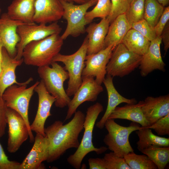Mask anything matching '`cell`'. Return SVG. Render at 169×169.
<instances>
[{
    "mask_svg": "<svg viewBox=\"0 0 169 169\" xmlns=\"http://www.w3.org/2000/svg\"><path fill=\"white\" fill-rule=\"evenodd\" d=\"M72 119L63 125L61 121H55L44 128L48 139L49 153L47 161L52 163L63 155L69 149L77 148L80 143L78 137L84 129L85 115L80 110L76 111Z\"/></svg>",
    "mask_w": 169,
    "mask_h": 169,
    "instance_id": "obj_1",
    "label": "cell"
},
{
    "mask_svg": "<svg viewBox=\"0 0 169 169\" xmlns=\"http://www.w3.org/2000/svg\"><path fill=\"white\" fill-rule=\"evenodd\" d=\"M63 40L59 34L50 35L28 44L23 52V62L38 67L49 65L61 50Z\"/></svg>",
    "mask_w": 169,
    "mask_h": 169,
    "instance_id": "obj_2",
    "label": "cell"
},
{
    "mask_svg": "<svg viewBox=\"0 0 169 169\" xmlns=\"http://www.w3.org/2000/svg\"><path fill=\"white\" fill-rule=\"evenodd\" d=\"M103 106L99 102H97L88 107L84 123V131L82 138L76 151L67 158L68 162L75 169H79L85 156L91 152L97 154L105 152L108 148L101 146L95 147L93 143V132L94 126L100 114L103 111Z\"/></svg>",
    "mask_w": 169,
    "mask_h": 169,
    "instance_id": "obj_3",
    "label": "cell"
},
{
    "mask_svg": "<svg viewBox=\"0 0 169 169\" xmlns=\"http://www.w3.org/2000/svg\"><path fill=\"white\" fill-rule=\"evenodd\" d=\"M49 65L38 67L37 72L47 91L55 99L56 107L63 108L68 106L71 99L64 87V83L69 79L68 73L57 62Z\"/></svg>",
    "mask_w": 169,
    "mask_h": 169,
    "instance_id": "obj_4",
    "label": "cell"
},
{
    "mask_svg": "<svg viewBox=\"0 0 169 169\" xmlns=\"http://www.w3.org/2000/svg\"><path fill=\"white\" fill-rule=\"evenodd\" d=\"M33 80L30 78L22 85L13 84L4 91L2 97L8 108L18 112L25 121L29 131V138L31 143L34 141V137L30 128L28 117V110L30 101L36 86L39 81H36L29 88L27 85Z\"/></svg>",
    "mask_w": 169,
    "mask_h": 169,
    "instance_id": "obj_5",
    "label": "cell"
},
{
    "mask_svg": "<svg viewBox=\"0 0 169 169\" xmlns=\"http://www.w3.org/2000/svg\"><path fill=\"white\" fill-rule=\"evenodd\" d=\"M88 43L86 36L80 47L75 53L69 55L59 53L53 59V62L63 63L64 69L68 73L69 80L65 91L69 97L74 95L82 82V73L85 67Z\"/></svg>",
    "mask_w": 169,
    "mask_h": 169,
    "instance_id": "obj_6",
    "label": "cell"
},
{
    "mask_svg": "<svg viewBox=\"0 0 169 169\" xmlns=\"http://www.w3.org/2000/svg\"><path fill=\"white\" fill-rule=\"evenodd\" d=\"M138 123L133 122L127 127L120 125L113 119H108L104 127L108 132L103 139L108 149L118 156H124L133 152L129 141V136L133 131L139 129L141 126Z\"/></svg>",
    "mask_w": 169,
    "mask_h": 169,
    "instance_id": "obj_7",
    "label": "cell"
},
{
    "mask_svg": "<svg viewBox=\"0 0 169 169\" xmlns=\"http://www.w3.org/2000/svg\"><path fill=\"white\" fill-rule=\"evenodd\" d=\"M59 1L64 9L62 17L67 23L66 28L61 36L62 39L65 40L69 36L77 37L85 33V26L88 24L85 15L88 9L96 4L98 0H90L79 5L65 0Z\"/></svg>",
    "mask_w": 169,
    "mask_h": 169,
    "instance_id": "obj_8",
    "label": "cell"
},
{
    "mask_svg": "<svg viewBox=\"0 0 169 169\" xmlns=\"http://www.w3.org/2000/svg\"><path fill=\"white\" fill-rule=\"evenodd\" d=\"M142 56L129 50L122 43L114 49L106 68L107 74L123 77L139 67Z\"/></svg>",
    "mask_w": 169,
    "mask_h": 169,
    "instance_id": "obj_9",
    "label": "cell"
},
{
    "mask_svg": "<svg viewBox=\"0 0 169 169\" xmlns=\"http://www.w3.org/2000/svg\"><path fill=\"white\" fill-rule=\"evenodd\" d=\"M62 29L57 22L51 23L49 25L42 23L37 24L34 23H23L18 26L17 33L20 40L16 46L17 54L14 58L17 60L22 58L23 49L29 43L42 39L53 34H59Z\"/></svg>",
    "mask_w": 169,
    "mask_h": 169,
    "instance_id": "obj_10",
    "label": "cell"
},
{
    "mask_svg": "<svg viewBox=\"0 0 169 169\" xmlns=\"http://www.w3.org/2000/svg\"><path fill=\"white\" fill-rule=\"evenodd\" d=\"M8 126L7 150L14 153L29 137V131L22 116L15 110L8 108L7 112Z\"/></svg>",
    "mask_w": 169,
    "mask_h": 169,
    "instance_id": "obj_11",
    "label": "cell"
},
{
    "mask_svg": "<svg viewBox=\"0 0 169 169\" xmlns=\"http://www.w3.org/2000/svg\"><path fill=\"white\" fill-rule=\"evenodd\" d=\"M104 90L93 77H82L81 84L71 99L68 106L65 121L70 118L78 107L85 101H96L99 95Z\"/></svg>",
    "mask_w": 169,
    "mask_h": 169,
    "instance_id": "obj_12",
    "label": "cell"
},
{
    "mask_svg": "<svg viewBox=\"0 0 169 169\" xmlns=\"http://www.w3.org/2000/svg\"><path fill=\"white\" fill-rule=\"evenodd\" d=\"M115 47L110 45L96 54L87 55L82 77H95L96 82L101 85L107 74L106 66Z\"/></svg>",
    "mask_w": 169,
    "mask_h": 169,
    "instance_id": "obj_13",
    "label": "cell"
},
{
    "mask_svg": "<svg viewBox=\"0 0 169 169\" xmlns=\"http://www.w3.org/2000/svg\"><path fill=\"white\" fill-rule=\"evenodd\" d=\"M38 96V106L34 119L30 128L36 134L45 136L44 125L47 118L51 115L50 110L55 101V98L46 90L43 81L41 80L34 90Z\"/></svg>",
    "mask_w": 169,
    "mask_h": 169,
    "instance_id": "obj_14",
    "label": "cell"
},
{
    "mask_svg": "<svg viewBox=\"0 0 169 169\" xmlns=\"http://www.w3.org/2000/svg\"><path fill=\"white\" fill-rule=\"evenodd\" d=\"M23 23L12 19L7 13H2L0 17V40L3 47L13 58L16 56V46L20 40L17 28Z\"/></svg>",
    "mask_w": 169,
    "mask_h": 169,
    "instance_id": "obj_15",
    "label": "cell"
},
{
    "mask_svg": "<svg viewBox=\"0 0 169 169\" xmlns=\"http://www.w3.org/2000/svg\"><path fill=\"white\" fill-rule=\"evenodd\" d=\"M49 142L45 136L36 134L30 151L20 164V169H44L42 162L47 161L49 153Z\"/></svg>",
    "mask_w": 169,
    "mask_h": 169,
    "instance_id": "obj_16",
    "label": "cell"
},
{
    "mask_svg": "<svg viewBox=\"0 0 169 169\" xmlns=\"http://www.w3.org/2000/svg\"><path fill=\"white\" fill-rule=\"evenodd\" d=\"M161 36L151 41L146 52L142 56L139 66L141 75L143 77L155 70L165 71L166 64L163 61L160 50Z\"/></svg>",
    "mask_w": 169,
    "mask_h": 169,
    "instance_id": "obj_17",
    "label": "cell"
},
{
    "mask_svg": "<svg viewBox=\"0 0 169 169\" xmlns=\"http://www.w3.org/2000/svg\"><path fill=\"white\" fill-rule=\"evenodd\" d=\"M63 12L59 0H36L33 21L45 24L57 22L62 17Z\"/></svg>",
    "mask_w": 169,
    "mask_h": 169,
    "instance_id": "obj_18",
    "label": "cell"
},
{
    "mask_svg": "<svg viewBox=\"0 0 169 169\" xmlns=\"http://www.w3.org/2000/svg\"><path fill=\"white\" fill-rule=\"evenodd\" d=\"M141 110L150 126L169 114V95L157 97L147 96L143 100Z\"/></svg>",
    "mask_w": 169,
    "mask_h": 169,
    "instance_id": "obj_19",
    "label": "cell"
},
{
    "mask_svg": "<svg viewBox=\"0 0 169 169\" xmlns=\"http://www.w3.org/2000/svg\"><path fill=\"white\" fill-rule=\"evenodd\" d=\"M23 62V58L17 60L11 56L3 47L2 49L1 73L0 76V95H2L5 90L8 87L14 84L22 85L25 82L19 83L17 81L15 70Z\"/></svg>",
    "mask_w": 169,
    "mask_h": 169,
    "instance_id": "obj_20",
    "label": "cell"
},
{
    "mask_svg": "<svg viewBox=\"0 0 169 169\" xmlns=\"http://www.w3.org/2000/svg\"><path fill=\"white\" fill-rule=\"evenodd\" d=\"M110 23L106 18L102 19L98 23H91L86 28L88 43L87 55L96 54L104 49L105 40Z\"/></svg>",
    "mask_w": 169,
    "mask_h": 169,
    "instance_id": "obj_21",
    "label": "cell"
},
{
    "mask_svg": "<svg viewBox=\"0 0 169 169\" xmlns=\"http://www.w3.org/2000/svg\"><path fill=\"white\" fill-rule=\"evenodd\" d=\"M113 78L110 75L106 74L103 82L107 90L108 101L104 115L96 124V127L100 129L103 128L105 121L115 108L120 104L122 103L133 104L137 103L135 99H127L120 94L114 86Z\"/></svg>",
    "mask_w": 169,
    "mask_h": 169,
    "instance_id": "obj_22",
    "label": "cell"
},
{
    "mask_svg": "<svg viewBox=\"0 0 169 169\" xmlns=\"http://www.w3.org/2000/svg\"><path fill=\"white\" fill-rule=\"evenodd\" d=\"M143 100L133 104H128L122 107L117 106L108 119H122L138 123L142 127L149 126L141 110Z\"/></svg>",
    "mask_w": 169,
    "mask_h": 169,
    "instance_id": "obj_23",
    "label": "cell"
},
{
    "mask_svg": "<svg viewBox=\"0 0 169 169\" xmlns=\"http://www.w3.org/2000/svg\"><path fill=\"white\" fill-rule=\"evenodd\" d=\"M36 0H14L8 6L7 14L12 19L25 23H34Z\"/></svg>",
    "mask_w": 169,
    "mask_h": 169,
    "instance_id": "obj_24",
    "label": "cell"
},
{
    "mask_svg": "<svg viewBox=\"0 0 169 169\" xmlns=\"http://www.w3.org/2000/svg\"><path fill=\"white\" fill-rule=\"evenodd\" d=\"M110 24L105 40L104 49L110 45L115 47L121 43L124 36L131 28L125 13L118 15Z\"/></svg>",
    "mask_w": 169,
    "mask_h": 169,
    "instance_id": "obj_25",
    "label": "cell"
},
{
    "mask_svg": "<svg viewBox=\"0 0 169 169\" xmlns=\"http://www.w3.org/2000/svg\"><path fill=\"white\" fill-rule=\"evenodd\" d=\"M150 42L138 32L131 28L123 38L121 43L130 51L142 56L147 51Z\"/></svg>",
    "mask_w": 169,
    "mask_h": 169,
    "instance_id": "obj_26",
    "label": "cell"
},
{
    "mask_svg": "<svg viewBox=\"0 0 169 169\" xmlns=\"http://www.w3.org/2000/svg\"><path fill=\"white\" fill-rule=\"evenodd\" d=\"M136 133L139 140L137 142V148L141 152L143 149L151 145L169 146V138L161 137L154 134L148 127L141 126Z\"/></svg>",
    "mask_w": 169,
    "mask_h": 169,
    "instance_id": "obj_27",
    "label": "cell"
},
{
    "mask_svg": "<svg viewBox=\"0 0 169 169\" xmlns=\"http://www.w3.org/2000/svg\"><path fill=\"white\" fill-rule=\"evenodd\" d=\"M141 152L147 155L158 169H164L169 161V146L151 145Z\"/></svg>",
    "mask_w": 169,
    "mask_h": 169,
    "instance_id": "obj_28",
    "label": "cell"
},
{
    "mask_svg": "<svg viewBox=\"0 0 169 169\" xmlns=\"http://www.w3.org/2000/svg\"><path fill=\"white\" fill-rule=\"evenodd\" d=\"M164 9L156 0H145L144 18L153 28Z\"/></svg>",
    "mask_w": 169,
    "mask_h": 169,
    "instance_id": "obj_29",
    "label": "cell"
},
{
    "mask_svg": "<svg viewBox=\"0 0 169 169\" xmlns=\"http://www.w3.org/2000/svg\"><path fill=\"white\" fill-rule=\"evenodd\" d=\"M131 169H156L157 167L146 155H137L134 151L124 156Z\"/></svg>",
    "mask_w": 169,
    "mask_h": 169,
    "instance_id": "obj_30",
    "label": "cell"
},
{
    "mask_svg": "<svg viewBox=\"0 0 169 169\" xmlns=\"http://www.w3.org/2000/svg\"><path fill=\"white\" fill-rule=\"evenodd\" d=\"M111 8L110 0H98L95 7L86 13L85 18L87 23L90 24L95 18H106L110 13Z\"/></svg>",
    "mask_w": 169,
    "mask_h": 169,
    "instance_id": "obj_31",
    "label": "cell"
},
{
    "mask_svg": "<svg viewBox=\"0 0 169 169\" xmlns=\"http://www.w3.org/2000/svg\"><path fill=\"white\" fill-rule=\"evenodd\" d=\"M145 0H134L125 13L131 24L144 18Z\"/></svg>",
    "mask_w": 169,
    "mask_h": 169,
    "instance_id": "obj_32",
    "label": "cell"
},
{
    "mask_svg": "<svg viewBox=\"0 0 169 169\" xmlns=\"http://www.w3.org/2000/svg\"><path fill=\"white\" fill-rule=\"evenodd\" d=\"M103 158L106 169H131L124 157L118 156L113 152L105 154Z\"/></svg>",
    "mask_w": 169,
    "mask_h": 169,
    "instance_id": "obj_33",
    "label": "cell"
},
{
    "mask_svg": "<svg viewBox=\"0 0 169 169\" xmlns=\"http://www.w3.org/2000/svg\"><path fill=\"white\" fill-rule=\"evenodd\" d=\"M111 8L106 18L110 24L118 15L125 13L130 3L128 0H111Z\"/></svg>",
    "mask_w": 169,
    "mask_h": 169,
    "instance_id": "obj_34",
    "label": "cell"
},
{
    "mask_svg": "<svg viewBox=\"0 0 169 169\" xmlns=\"http://www.w3.org/2000/svg\"><path fill=\"white\" fill-rule=\"evenodd\" d=\"M131 26V28L138 32L150 41L157 37L153 28L144 18L132 23Z\"/></svg>",
    "mask_w": 169,
    "mask_h": 169,
    "instance_id": "obj_35",
    "label": "cell"
},
{
    "mask_svg": "<svg viewBox=\"0 0 169 169\" xmlns=\"http://www.w3.org/2000/svg\"><path fill=\"white\" fill-rule=\"evenodd\" d=\"M148 127L153 129L158 135H169V114L160 118Z\"/></svg>",
    "mask_w": 169,
    "mask_h": 169,
    "instance_id": "obj_36",
    "label": "cell"
},
{
    "mask_svg": "<svg viewBox=\"0 0 169 169\" xmlns=\"http://www.w3.org/2000/svg\"><path fill=\"white\" fill-rule=\"evenodd\" d=\"M21 163L9 160L0 143V169H20Z\"/></svg>",
    "mask_w": 169,
    "mask_h": 169,
    "instance_id": "obj_37",
    "label": "cell"
},
{
    "mask_svg": "<svg viewBox=\"0 0 169 169\" xmlns=\"http://www.w3.org/2000/svg\"><path fill=\"white\" fill-rule=\"evenodd\" d=\"M8 108L2 95H0V138L5 134L7 124V112Z\"/></svg>",
    "mask_w": 169,
    "mask_h": 169,
    "instance_id": "obj_38",
    "label": "cell"
},
{
    "mask_svg": "<svg viewBox=\"0 0 169 169\" xmlns=\"http://www.w3.org/2000/svg\"><path fill=\"white\" fill-rule=\"evenodd\" d=\"M169 20V7L164 8L157 23L153 28L157 37L161 36L164 28Z\"/></svg>",
    "mask_w": 169,
    "mask_h": 169,
    "instance_id": "obj_39",
    "label": "cell"
},
{
    "mask_svg": "<svg viewBox=\"0 0 169 169\" xmlns=\"http://www.w3.org/2000/svg\"><path fill=\"white\" fill-rule=\"evenodd\" d=\"M88 161L90 169H106L103 158H90L88 159Z\"/></svg>",
    "mask_w": 169,
    "mask_h": 169,
    "instance_id": "obj_40",
    "label": "cell"
},
{
    "mask_svg": "<svg viewBox=\"0 0 169 169\" xmlns=\"http://www.w3.org/2000/svg\"><path fill=\"white\" fill-rule=\"evenodd\" d=\"M161 41L164 44V50L166 53L169 48V22L166 25L162 32Z\"/></svg>",
    "mask_w": 169,
    "mask_h": 169,
    "instance_id": "obj_41",
    "label": "cell"
},
{
    "mask_svg": "<svg viewBox=\"0 0 169 169\" xmlns=\"http://www.w3.org/2000/svg\"><path fill=\"white\" fill-rule=\"evenodd\" d=\"M69 2H74L80 4L85 3L90 0H65Z\"/></svg>",
    "mask_w": 169,
    "mask_h": 169,
    "instance_id": "obj_42",
    "label": "cell"
},
{
    "mask_svg": "<svg viewBox=\"0 0 169 169\" xmlns=\"http://www.w3.org/2000/svg\"><path fill=\"white\" fill-rule=\"evenodd\" d=\"M159 3L165 7L168 5L169 3V0H156Z\"/></svg>",
    "mask_w": 169,
    "mask_h": 169,
    "instance_id": "obj_43",
    "label": "cell"
},
{
    "mask_svg": "<svg viewBox=\"0 0 169 169\" xmlns=\"http://www.w3.org/2000/svg\"><path fill=\"white\" fill-rule=\"evenodd\" d=\"M2 46L1 44V41L0 40V76L1 73V64L2 60Z\"/></svg>",
    "mask_w": 169,
    "mask_h": 169,
    "instance_id": "obj_44",
    "label": "cell"
},
{
    "mask_svg": "<svg viewBox=\"0 0 169 169\" xmlns=\"http://www.w3.org/2000/svg\"><path fill=\"white\" fill-rule=\"evenodd\" d=\"M134 0H128L129 3H130L132 2Z\"/></svg>",
    "mask_w": 169,
    "mask_h": 169,
    "instance_id": "obj_45",
    "label": "cell"
},
{
    "mask_svg": "<svg viewBox=\"0 0 169 169\" xmlns=\"http://www.w3.org/2000/svg\"><path fill=\"white\" fill-rule=\"evenodd\" d=\"M1 11H2L1 9V8H0V15L1 14Z\"/></svg>",
    "mask_w": 169,
    "mask_h": 169,
    "instance_id": "obj_46",
    "label": "cell"
}]
</instances>
